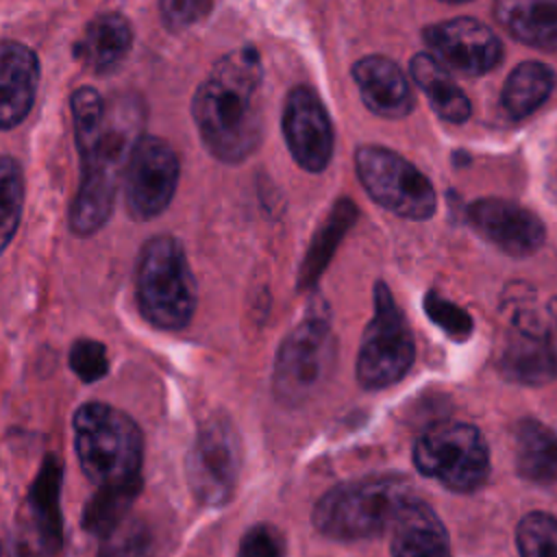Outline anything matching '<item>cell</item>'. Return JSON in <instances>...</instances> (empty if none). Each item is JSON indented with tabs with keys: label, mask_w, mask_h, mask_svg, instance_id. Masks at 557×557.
<instances>
[{
	"label": "cell",
	"mask_w": 557,
	"mask_h": 557,
	"mask_svg": "<svg viewBox=\"0 0 557 557\" xmlns=\"http://www.w3.org/2000/svg\"><path fill=\"white\" fill-rule=\"evenodd\" d=\"M394 557H453L448 533L437 513L420 503L409 500L392 524Z\"/></svg>",
	"instance_id": "cell-17"
},
{
	"label": "cell",
	"mask_w": 557,
	"mask_h": 557,
	"mask_svg": "<svg viewBox=\"0 0 557 557\" xmlns=\"http://www.w3.org/2000/svg\"><path fill=\"white\" fill-rule=\"evenodd\" d=\"M424 39L446 70L463 76H481L494 70L503 59L500 39L472 17H455L433 24L424 30Z\"/></svg>",
	"instance_id": "cell-12"
},
{
	"label": "cell",
	"mask_w": 557,
	"mask_h": 557,
	"mask_svg": "<svg viewBox=\"0 0 557 557\" xmlns=\"http://www.w3.org/2000/svg\"><path fill=\"white\" fill-rule=\"evenodd\" d=\"M516 468L531 483L557 481V435L537 420L516 426Z\"/></svg>",
	"instance_id": "cell-22"
},
{
	"label": "cell",
	"mask_w": 557,
	"mask_h": 557,
	"mask_svg": "<svg viewBox=\"0 0 557 557\" xmlns=\"http://www.w3.org/2000/svg\"><path fill=\"white\" fill-rule=\"evenodd\" d=\"M424 309L429 313V318L450 337L455 339H466L472 333V318L457 307L455 302L442 298L440 294L431 292L424 298Z\"/></svg>",
	"instance_id": "cell-31"
},
{
	"label": "cell",
	"mask_w": 557,
	"mask_h": 557,
	"mask_svg": "<svg viewBox=\"0 0 557 557\" xmlns=\"http://www.w3.org/2000/svg\"><path fill=\"white\" fill-rule=\"evenodd\" d=\"M494 11L516 39L557 50V0H496Z\"/></svg>",
	"instance_id": "cell-19"
},
{
	"label": "cell",
	"mask_w": 557,
	"mask_h": 557,
	"mask_svg": "<svg viewBox=\"0 0 557 557\" xmlns=\"http://www.w3.org/2000/svg\"><path fill=\"white\" fill-rule=\"evenodd\" d=\"M411 76L442 120L461 124L470 117V100L435 57L416 54L411 61Z\"/></svg>",
	"instance_id": "cell-21"
},
{
	"label": "cell",
	"mask_w": 557,
	"mask_h": 557,
	"mask_svg": "<svg viewBox=\"0 0 557 557\" xmlns=\"http://www.w3.org/2000/svg\"><path fill=\"white\" fill-rule=\"evenodd\" d=\"M74 446L83 472L98 487L139 479L144 437L120 409L104 403L83 405L74 416Z\"/></svg>",
	"instance_id": "cell-3"
},
{
	"label": "cell",
	"mask_w": 557,
	"mask_h": 557,
	"mask_svg": "<svg viewBox=\"0 0 557 557\" xmlns=\"http://www.w3.org/2000/svg\"><path fill=\"white\" fill-rule=\"evenodd\" d=\"M70 368L85 383L102 379L109 372V357L104 346L96 339H76L70 348Z\"/></svg>",
	"instance_id": "cell-30"
},
{
	"label": "cell",
	"mask_w": 557,
	"mask_h": 557,
	"mask_svg": "<svg viewBox=\"0 0 557 557\" xmlns=\"http://www.w3.org/2000/svg\"><path fill=\"white\" fill-rule=\"evenodd\" d=\"M150 550L152 535L146 522L126 518L102 537L96 557H150Z\"/></svg>",
	"instance_id": "cell-29"
},
{
	"label": "cell",
	"mask_w": 557,
	"mask_h": 557,
	"mask_svg": "<svg viewBox=\"0 0 557 557\" xmlns=\"http://www.w3.org/2000/svg\"><path fill=\"white\" fill-rule=\"evenodd\" d=\"M355 218H357V209L348 198H342V200L335 202L329 218L324 220V224L320 226L315 237L311 239V246H309V250L302 259V265H300V272H298V287L300 289H307V287L315 285V281L324 272L329 259L333 257V250L337 248V244L342 242L344 233L350 228Z\"/></svg>",
	"instance_id": "cell-24"
},
{
	"label": "cell",
	"mask_w": 557,
	"mask_h": 557,
	"mask_svg": "<svg viewBox=\"0 0 557 557\" xmlns=\"http://www.w3.org/2000/svg\"><path fill=\"white\" fill-rule=\"evenodd\" d=\"M24 207V174L13 157L0 154V255L11 244Z\"/></svg>",
	"instance_id": "cell-27"
},
{
	"label": "cell",
	"mask_w": 557,
	"mask_h": 557,
	"mask_svg": "<svg viewBox=\"0 0 557 557\" xmlns=\"http://www.w3.org/2000/svg\"><path fill=\"white\" fill-rule=\"evenodd\" d=\"M416 357L411 331L385 283L374 287V315L366 326L357 355V379L368 389L400 381Z\"/></svg>",
	"instance_id": "cell-9"
},
{
	"label": "cell",
	"mask_w": 557,
	"mask_h": 557,
	"mask_svg": "<svg viewBox=\"0 0 557 557\" xmlns=\"http://www.w3.org/2000/svg\"><path fill=\"white\" fill-rule=\"evenodd\" d=\"M39 87V61L20 41L0 46V131L17 126L30 111Z\"/></svg>",
	"instance_id": "cell-15"
},
{
	"label": "cell",
	"mask_w": 557,
	"mask_h": 557,
	"mask_svg": "<svg viewBox=\"0 0 557 557\" xmlns=\"http://www.w3.org/2000/svg\"><path fill=\"white\" fill-rule=\"evenodd\" d=\"M444 2H468V0H444Z\"/></svg>",
	"instance_id": "cell-34"
},
{
	"label": "cell",
	"mask_w": 557,
	"mask_h": 557,
	"mask_svg": "<svg viewBox=\"0 0 557 557\" xmlns=\"http://www.w3.org/2000/svg\"><path fill=\"white\" fill-rule=\"evenodd\" d=\"M355 170L374 202L407 220H426L437 207L429 178L407 159L383 146H361Z\"/></svg>",
	"instance_id": "cell-8"
},
{
	"label": "cell",
	"mask_w": 557,
	"mask_h": 557,
	"mask_svg": "<svg viewBox=\"0 0 557 557\" xmlns=\"http://www.w3.org/2000/svg\"><path fill=\"white\" fill-rule=\"evenodd\" d=\"M337 344L329 320L309 315L281 344L274 361V394L287 405L311 398L331 376Z\"/></svg>",
	"instance_id": "cell-7"
},
{
	"label": "cell",
	"mask_w": 557,
	"mask_h": 557,
	"mask_svg": "<svg viewBox=\"0 0 557 557\" xmlns=\"http://www.w3.org/2000/svg\"><path fill=\"white\" fill-rule=\"evenodd\" d=\"M409 500L400 479L370 476L326 492L315 503L313 524L335 540H363L392 529Z\"/></svg>",
	"instance_id": "cell-4"
},
{
	"label": "cell",
	"mask_w": 557,
	"mask_h": 557,
	"mask_svg": "<svg viewBox=\"0 0 557 557\" xmlns=\"http://www.w3.org/2000/svg\"><path fill=\"white\" fill-rule=\"evenodd\" d=\"M416 468L455 492L481 487L490 474V450L481 431L466 422L431 426L413 446Z\"/></svg>",
	"instance_id": "cell-6"
},
{
	"label": "cell",
	"mask_w": 557,
	"mask_h": 557,
	"mask_svg": "<svg viewBox=\"0 0 557 557\" xmlns=\"http://www.w3.org/2000/svg\"><path fill=\"white\" fill-rule=\"evenodd\" d=\"M209 0H161V15L170 28H187L194 24Z\"/></svg>",
	"instance_id": "cell-33"
},
{
	"label": "cell",
	"mask_w": 557,
	"mask_h": 557,
	"mask_svg": "<svg viewBox=\"0 0 557 557\" xmlns=\"http://www.w3.org/2000/svg\"><path fill=\"white\" fill-rule=\"evenodd\" d=\"M72 122L81 157V181L70 207V228L78 237L94 235L111 215L126 163L144 137L146 109L137 96L107 102L94 87L72 94Z\"/></svg>",
	"instance_id": "cell-1"
},
{
	"label": "cell",
	"mask_w": 557,
	"mask_h": 557,
	"mask_svg": "<svg viewBox=\"0 0 557 557\" xmlns=\"http://www.w3.org/2000/svg\"><path fill=\"white\" fill-rule=\"evenodd\" d=\"M285 540L272 524H257L239 542L237 557H283Z\"/></svg>",
	"instance_id": "cell-32"
},
{
	"label": "cell",
	"mask_w": 557,
	"mask_h": 557,
	"mask_svg": "<svg viewBox=\"0 0 557 557\" xmlns=\"http://www.w3.org/2000/svg\"><path fill=\"white\" fill-rule=\"evenodd\" d=\"M242 448L235 429L224 418L205 422L187 455V483L202 505H224L237 485Z\"/></svg>",
	"instance_id": "cell-10"
},
{
	"label": "cell",
	"mask_w": 557,
	"mask_h": 557,
	"mask_svg": "<svg viewBox=\"0 0 557 557\" xmlns=\"http://www.w3.org/2000/svg\"><path fill=\"white\" fill-rule=\"evenodd\" d=\"M283 137L296 163L307 172H322L333 154V126L318 94L305 85L287 94Z\"/></svg>",
	"instance_id": "cell-13"
},
{
	"label": "cell",
	"mask_w": 557,
	"mask_h": 557,
	"mask_svg": "<svg viewBox=\"0 0 557 557\" xmlns=\"http://www.w3.org/2000/svg\"><path fill=\"white\" fill-rule=\"evenodd\" d=\"M500 363L507 376L540 383L557 374V348L544 335L522 329L509 339Z\"/></svg>",
	"instance_id": "cell-23"
},
{
	"label": "cell",
	"mask_w": 557,
	"mask_h": 557,
	"mask_svg": "<svg viewBox=\"0 0 557 557\" xmlns=\"http://www.w3.org/2000/svg\"><path fill=\"white\" fill-rule=\"evenodd\" d=\"M133 30L124 15L100 13L96 15L74 46L76 59L91 72H107L115 67L131 50Z\"/></svg>",
	"instance_id": "cell-18"
},
{
	"label": "cell",
	"mask_w": 557,
	"mask_h": 557,
	"mask_svg": "<svg viewBox=\"0 0 557 557\" xmlns=\"http://www.w3.org/2000/svg\"><path fill=\"white\" fill-rule=\"evenodd\" d=\"M352 78L363 104L383 117H405L413 109L411 87L400 67L379 54L359 59L352 65Z\"/></svg>",
	"instance_id": "cell-16"
},
{
	"label": "cell",
	"mask_w": 557,
	"mask_h": 557,
	"mask_svg": "<svg viewBox=\"0 0 557 557\" xmlns=\"http://www.w3.org/2000/svg\"><path fill=\"white\" fill-rule=\"evenodd\" d=\"M261 57L255 46H242L218 59L198 85L191 115L207 150L237 163L250 157L263 137Z\"/></svg>",
	"instance_id": "cell-2"
},
{
	"label": "cell",
	"mask_w": 557,
	"mask_h": 557,
	"mask_svg": "<svg viewBox=\"0 0 557 557\" xmlns=\"http://www.w3.org/2000/svg\"><path fill=\"white\" fill-rule=\"evenodd\" d=\"M61 463L48 455L28 494V531L35 535L37 546L54 550L61 542V513H59Z\"/></svg>",
	"instance_id": "cell-20"
},
{
	"label": "cell",
	"mask_w": 557,
	"mask_h": 557,
	"mask_svg": "<svg viewBox=\"0 0 557 557\" xmlns=\"http://www.w3.org/2000/svg\"><path fill=\"white\" fill-rule=\"evenodd\" d=\"M468 220L487 242L507 255L524 257L544 244L542 220L511 200L481 198L470 205Z\"/></svg>",
	"instance_id": "cell-14"
},
{
	"label": "cell",
	"mask_w": 557,
	"mask_h": 557,
	"mask_svg": "<svg viewBox=\"0 0 557 557\" xmlns=\"http://www.w3.org/2000/svg\"><path fill=\"white\" fill-rule=\"evenodd\" d=\"M137 302L144 318L161 329H181L191 320L196 278L176 237L157 235L146 242L137 263Z\"/></svg>",
	"instance_id": "cell-5"
},
{
	"label": "cell",
	"mask_w": 557,
	"mask_h": 557,
	"mask_svg": "<svg viewBox=\"0 0 557 557\" xmlns=\"http://www.w3.org/2000/svg\"><path fill=\"white\" fill-rule=\"evenodd\" d=\"M181 176L174 148L161 137H141L126 163L124 200L135 220H152L168 209Z\"/></svg>",
	"instance_id": "cell-11"
},
{
	"label": "cell",
	"mask_w": 557,
	"mask_h": 557,
	"mask_svg": "<svg viewBox=\"0 0 557 557\" xmlns=\"http://www.w3.org/2000/svg\"><path fill=\"white\" fill-rule=\"evenodd\" d=\"M555 85V74L540 61L516 65L503 87V107L511 117H524L546 102Z\"/></svg>",
	"instance_id": "cell-25"
},
{
	"label": "cell",
	"mask_w": 557,
	"mask_h": 557,
	"mask_svg": "<svg viewBox=\"0 0 557 557\" xmlns=\"http://www.w3.org/2000/svg\"><path fill=\"white\" fill-rule=\"evenodd\" d=\"M516 542L520 557H557V518L531 511L518 522Z\"/></svg>",
	"instance_id": "cell-28"
},
{
	"label": "cell",
	"mask_w": 557,
	"mask_h": 557,
	"mask_svg": "<svg viewBox=\"0 0 557 557\" xmlns=\"http://www.w3.org/2000/svg\"><path fill=\"white\" fill-rule=\"evenodd\" d=\"M139 487H141L139 479H133L126 483L100 485L85 507L83 527L89 533L104 537L111 529H115L122 520H126L128 507L139 494Z\"/></svg>",
	"instance_id": "cell-26"
}]
</instances>
